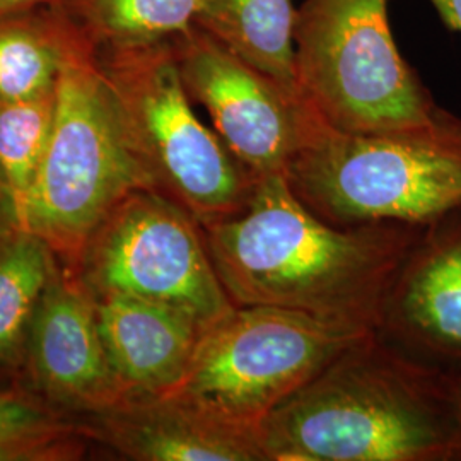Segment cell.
<instances>
[{"instance_id":"5bb4252c","label":"cell","mask_w":461,"mask_h":461,"mask_svg":"<svg viewBox=\"0 0 461 461\" xmlns=\"http://www.w3.org/2000/svg\"><path fill=\"white\" fill-rule=\"evenodd\" d=\"M294 23L293 0H205L195 19L197 26L247 64L301 95Z\"/></svg>"},{"instance_id":"9a60e30c","label":"cell","mask_w":461,"mask_h":461,"mask_svg":"<svg viewBox=\"0 0 461 461\" xmlns=\"http://www.w3.org/2000/svg\"><path fill=\"white\" fill-rule=\"evenodd\" d=\"M81 49L89 47L57 7L0 17V103L55 93L64 67Z\"/></svg>"},{"instance_id":"8fae6325","label":"cell","mask_w":461,"mask_h":461,"mask_svg":"<svg viewBox=\"0 0 461 461\" xmlns=\"http://www.w3.org/2000/svg\"><path fill=\"white\" fill-rule=\"evenodd\" d=\"M379 337L461 376V207L428 224L388 294Z\"/></svg>"},{"instance_id":"7a4b0ae2","label":"cell","mask_w":461,"mask_h":461,"mask_svg":"<svg viewBox=\"0 0 461 461\" xmlns=\"http://www.w3.org/2000/svg\"><path fill=\"white\" fill-rule=\"evenodd\" d=\"M267 461L461 460L458 381L371 333L260 426Z\"/></svg>"},{"instance_id":"30bf717a","label":"cell","mask_w":461,"mask_h":461,"mask_svg":"<svg viewBox=\"0 0 461 461\" xmlns=\"http://www.w3.org/2000/svg\"><path fill=\"white\" fill-rule=\"evenodd\" d=\"M21 371L59 412H99L127 396L99 333L95 297L66 265L36 310Z\"/></svg>"},{"instance_id":"ac0fdd59","label":"cell","mask_w":461,"mask_h":461,"mask_svg":"<svg viewBox=\"0 0 461 461\" xmlns=\"http://www.w3.org/2000/svg\"><path fill=\"white\" fill-rule=\"evenodd\" d=\"M55 93L0 103V224L9 226L40 173L53 131Z\"/></svg>"},{"instance_id":"6da1fadb","label":"cell","mask_w":461,"mask_h":461,"mask_svg":"<svg viewBox=\"0 0 461 461\" xmlns=\"http://www.w3.org/2000/svg\"><path fill=\"white\" fill-rule=\"evenodd\" d=\"M426 226H333L284 175L258 180L247 207L203 224L234 306H272L378 331L396 276Z\"/></svg>"},{"instance_id":"44dd1931","label":"cell","mask_w":461,"mask_h":461,"mask_svg":"<svg viewBox=\"0 0 461 461\" xmlns=\"http://www.w3.org/2000/svg\"><path fill=\"white\" fill-rule=\"evenodd\" d=\"M60 0H0V17L14 16L43 7H55Z\"/></svg>"},{"instance_id":"2e32d148","label":"cell","mask_w":461,"mask_h":461,"mask_svg":"<svg viewBox=\"0 0 461 461\" xmlns=\"http://www.w3.org/2000/svg\"><path fill=\"white\" fill-rule=\"evenodd\" d=\"M205 0H60L55 7L93 51L169 41L195 24Z\"/></svg>"},{"instance_id":"4fadbf2b","label":"cell","mask_w":461,"mask_h":461,"mask_svg":"<svg viewBox=\"0 0 461 461\" xmlns=\"http://www.w3.org/2000/svg\"><path fill=\"white\" fill-rule=\"evenodd\" d=\"M93 297L103 344L127 396L173 392L185 378L207 325L142 297L116 293Z\"/></svg>"},{"instance_id":"8992f818","label":"cell","mask_w":461,"mask_h":461,"mask_svg":"<svg viewBox=\"0 0 461 461\" xmlns=\"http://www.w3.org/2000/svg\"><path fill=\"white\" fill-rule=\"evenodd\" d=\"M386 4L306 0L296 11L299 91L335 131H402L441 112L396 49Z\"/></svg>"},{"instance_id":"52a82bcc","label":"cell","mask_w":461,"mask_h":461,"mask_svg":"<svg viewBox=\"0 0 461 461\" xmlns=\"http://www.w3.org/2000/svg\"><path fill=\"white\" fill-rule=\"evenodd\" d=\"M371 333L293 310L234 306L203 329L173 392L232 428L258 432L280 403Z\"/></svg>"},{"instance_id":"603a6c76","label":"cell","mask_w":461,"mask_h":461,"mask_svg":"<svg viewBox=\"0 0 461 461\" xmlns=\"http://www.w3.org/2000/svg\"><path fill=\"white\" fill-rule=\"evenodd\" d=\"M458 381V396H460V409H461V376L460 378H456Z\"/></svg>"},{"instance_id":"ffe728a7","label":"cell","mask_w":461,"mask_h":461,"mask_svg":"<svg viewBox=\"0 0 461 461\" xmlns=\"http://www.w3.org/2000/svg\"><path fill=\"white\" fill-rule=\"evenodd\" d=\"M76 428L34 393L0 390V436Z\"/></svg>"},{"instance_id":"7402d4cb","label":"cell","mask_w":461,"mask_h":461,"mask_svg":"<svg viewBox=\"0 0 461 461\" xmlns=\"http://www.w3.org/2000/svg\"><path fill=\"white\" fill-rule=\"evenodd\" d=\"M446 24L461 33V0H430Z\"/></svg>"},{"instance_id":"7c38bea8","label":"cell","mask_w":461,"mask_h":461,"mask_svg":"<svg viewBox=\"0 0 461 461\" xmlns=\"http://www.w3.org/2000/svg\"><path fill=\"white\" fill-rule=\"evenodd\" d=\"M77 426L135 461H267L258 432L232 428L175 392L129 395Z\"/></svg>"},{"instance_id":"9c48e42d","label":"cell","mask_w":461,"mask_h":461,"mask_svg":"<svg viewBox=\"0 0 461 461\" xmlns=\"http://www.w3.org/2000/svg\"><path fill=\"white\" fill-rule=\"evenodd\" d=\"M171 41L183 86L258 180L284 175L318 115L301 95L247 64L197 24Z\"/></svg>"},{"instance_id":"3957f363","label":"cell","mask_w":461,"mask_h":461,"mask_svg":"<svg viewBox=\"0 0 461 461\" xmlns=\"http://www.w3.org/2000/svg\"><path fill=\"white\" fill-rule=\"evenodd\" d=\"M284 178L333 226H428L461 207V118L441 110L411 129L348 133L318 116Z\"/></svg>"},{"instance_id":"277c9868","label":"cell","mask_w":461,"mask_h":461,"mask_svg":"<svg viewBox=\"0 0 461 461\" xmlns=\"http://www.w3.org/2000/svg\"><path fill=\"white\" fill-rule=\"evenodd\" d=\"M150 190L211 224L241 212L258 178L194 110L171 41L93 51Z\"/></svg>"},{"instance_id":"d6986e66","label":"cell","mask_w":461,"mask_h":461,"mask_svg":"<svg viewBox=\"0 0 461 461\" xmlns=\"http://www.w3.org/2000/svg\"><path fill=\"white\" fill-rule=\"evenodd\" d=\"M79 428L0 436V461H68L83 456Z\"/></svg>"},{"instance_id":"5b68a950","label":"cell","mask_w":461,"mask_h":461,"mask_svg":"<svg viewBox=\"0 0 461 461\" xmlns=\"http://www.w3.org/2000/svg\"><path fill=\"white\" fill-rule=\"evenodd\" d=\"M137 188L149 185L127 146L113 95L93 50L81 49L60 74L45 159L9 226L33 232L72 268L99 222Z\"/></svg>"},{"instance_id":"ba28073f","label":"cell","mask_w":461,"mask_h":461,"mask_svg":"<svg viewBox=\"0 0 461 461\" xmlns=\"http://www.w3.org/2000/svg\"><path fill=\"white\" fill-rule=\"evenodd\" d=\"M72 270L93 294H129L211 325L234 303L215 272L202 224L150 188L122 198L93 230Z\"/></svg>"},{"instance_id":"e0dca14e","label":"cell","mask_w":461,"mask_h":461,"mask_svg":"<svg viewBox=\"0 0 461 461\" xmlns=\"http://www.w3.org/2000/svg\"><path fill=\"white\" fill-rule=\"evenodd\" d=\"M59 264L33 232L0 224V371H21L34 314Z\"/></svg>"}]
</instances>
